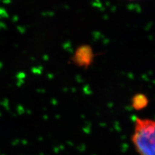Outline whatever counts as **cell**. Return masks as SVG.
Segmentation results:
<instances>
[{"label": "cell", "instance_id": "6da1fadb", "mask_svg": "<svg viewBox=\"0 0 155 155\" xmlns=\"http://www.w3.org/2000/svg\"><path fill=\"white\" fill-rule=\"evenodd\" d=\"M131 141L139 155H155V120L136 118Z\"/></svg>", "mask_w": 155, "mask_h": 155}, {"label": "cell", "instance_id": "7a4b0ae2", "mask_svg": "<svg viewBox=\"0 0 155 155\" xmlns=\"http://www.w3.org/2000/svg\"><path fill=\"white\" fill-rule=\"evenodd\" d=\"M147 101L143 95H138L134 98L133 101V105L135 109H141L147 104Z\"/></svg>", "mask_w": 155, "mask_h": 155}, {"label": "cell", "instance_id": "3957f363", "mask_svg": "<svg viewBox=\"0 0 155 155\" xmlns=\"http://www.w3.org/2000/svg\"><path fill=\"white\" fill-rule=\"evenodd\" d=\"M42 70V67H36V68H32V71L33 73L35 74H41V71Z\"/></svg>", "mask_w": 155, "mask_h": 155}, {"label": "cell", "instance_id": "277c9868", "mask_svg": "<svg viewBox=\"0 0 155 155\" xmlns=\"http://www.w3.org/2000/svg\"><path fill=\"white\" fill-rule=\"evenodd\" d=\"M18 113L19 114H22L23 113H25V109H23V107L21 105H19L18 107Z\"/></svg>", "mask_w": 155, "mask_h": 155}, {"label": "cell", "instance_id": "5b68a950", "mask_svg": "<svg viewBox=\"0 0 155 155\" xmlns=\"http://www.w3.org/2000/svg\"><path fill=\"white\" fill-rule=\"evenodd\" d=\"M25 77V74L23 73V72H20L17 75V78L19 80H23L24 78Z\"/></svg>", "mask_w": 155, "mask_h": 155}, {"label": "cell", "instance_id": "8992f818", "mask_svg": "<svg viewBox=\"0 0 155 155\" xmlns=\"http://www.w3.org/2000/svg\"><path fill=\"white\" fill-rule=\"evenodd\" d=\"M71 47V44L69 41H68L67 43H65V44L64 45V48H65V49H67V50L69 49V48H70Z\"/></svg>", "mask_w": 155, "mask_h": 155}, {"label": "cell", "instance_id": "52a82bcc", "mask_svg": "<svg viewBox=\"0 0 155 155\" xmlns=\"http://www.w3.org/2000/svg\"><path fill=\"white\" fill-rule=\"evenodd\" d=\"M18 29L19 30V31L21 33H23L24 32H25V28H24V27H18Z\"/></svg>", "mask_w": 155, "mask_h": 155}, {"label": "cell", "instance_id": "ba28073f", "mask_svg": "<svg viewBox=\"0 0 155 155\" xmlns=\"http://www.w3.org/2000/svg\"><path fill=\"white\" fill-rule=\"evenodd\" d=\"M51 102H52V104L53 105H56V104H58V101H57L56 99H54V98H53V99L51 100Z\"/></svg>", "mask_w": 155, "mask_h": 155}, {"label": "cell", "instance_id": "9c48e42d", "mask_svg": "<svg viewBox=\"0 0 155 155\" xmlns=\"http://www.w3.org/2000/svg\"><path fill=\"white\" fill-rule=\"evenodd\" d=\"M23 83H24V81H23V80H19L18 85V86H21V84H23Z\"/></svg>", "mask_w": 155, "mask_h": 155}, {"label": "cell", "instance_id": "30bf717a", "mask_svg": "<svg viewBox=\"0 0 155 155\" xmlns=\"http://www.w3.org/2000/svg\"><path fill=\"white\" fill-rule=\"evenodd\" d=\"M12 19H13L14 21H17L18 19V17L17 16H14Z\"/></svg>", "mask_w": 155, "mask_h": 155}, {"label": "cell", "instance_id": "8fae6325", "mask_svg": "<svg viewBox=\"0 0 155 155\" xmlns=\"http://www.w3.org/2000/svg\"><path fill=\"white\" fill-rule=\"evenodd\" d=\"M43 60H45V61H47V60H48V56H47V55H45L43 57Z\"/></svg>", "mask_w": 155, "mask_h": 155}, {"label": "cell", "instance_id": "7c38bea8", "mask_svg": "<svg viewBox=\"0 0 155 155\" xmlns=\"http://www.w3.org/2000/svg\"><path fill=\"white\" fill-rule=\"evenodd\" d=\"M48 78L51 79V78H53V75H52V74H48Z\"/></svg>", "mask_w": 155, "mask_h": 155}, {"label": "cell", "instance_id": "4fadbf2b", "mask_svg": "<svg viewBox=\"0 0 155 155\" xmlns=\"http://www.w3.org/2000/svg\"><path fill=\"white\" fill-rule=\"evenodd\" d=\"M4 3H11V2L8 1V2H4Z\"/></svg>", "mask_w": 155, "mask_h": 155}]
</instances>
